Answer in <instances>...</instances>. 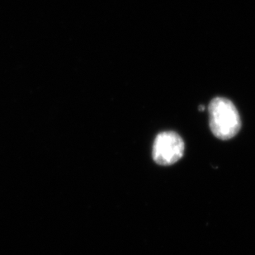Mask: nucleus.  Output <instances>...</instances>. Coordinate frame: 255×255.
I'll list each match as a JSON object with an SVG mask.
<instances>
[{"instance_id": "nucleus-1", "label": "nucleus", "mask_w": 255, "mask_h": 255, "mask_svg": "<svg viewBox=\"0 0 255 255\" xmlns=\"http://www.w3.org/2000/svg\"><path fill=\"white\" fill-rule=\"evenodd\" d=\"M209 116L211 130L215 136L221 140H230L241 130V117L229 99H213L209 105Z\"/></svg>"}, {"instance_id": "nucleus-2", "label": "nucleus", "mask_w": 255, "mask_h": 255, "mask_svg": "<svg viewBox=\"0 0 255 255\" xmlns=\"http://www.w3.org/2000/svg\"><path fill=\"white\" fill-rule=\"evenodd\" d=\"M184 142L180 135L173 131L159 133L153 145V159L160 165H171L183 157Z\"/></svg>"}]
</instances>
